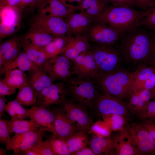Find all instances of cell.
<instances>
[{"label": "cell", "instance_id": "8d00e7d4", "mask_svg": "<svg viewBox=\"0 0 155 155\" xmlns=\"http://www.w3.org/2000/svg\"><path fill=\"white\" fill-rule=\"evenodd\" d=\"M8 120L0 119V142L6 148L9 146L11 141V133L8 125Z\"/></svg>", "mask_w": 155, "mask_h": 155}, {"label": "cell", "instance_id": "94428289", "mask_svg": "<svg viewBox=\"0 0 155 155\" xmlns=\"http://www.w3.org/2000/svg\"><path fill=\"white\" fill-rule=\"evenodd\" d=\"M7 150H5L0 147V155H6Z\"/></svg>", "mask_w": 155, "mask_h": 155}, {"label": "cell", "instance_id": "d6986e66", "mask_svg": "<svg viewBox=\"0 0 155 155\" xmlns=\"http://www.w3.org/2000/svg\"><path fill=\"white\" fill-rule=\"evenodd\" d=\"M113 137L115 142L116 155H138L134 142L128 133L127 126L119 131Z\"/></svg>", "mask_w": 155, "mask_h": 155}, {"label": "cell", "instance_id": "f1b7e54d", "mask_svg": "<svg viewBox=\"0 0 155 155\" xmlns=\"http://www.w3.org/2000/svg\"><path fill=\"white\" fill-rule=\"evenodd\" d=\"M8 125L11 133H21L39 129L40 127L32 120L11 118L8 121Z\"/></svg>", "mask_w": 155, "mask_h": 155}, {"label": "cell", "instance_id": "8fae6325", "mask_svg": "<svg viewBox=\"0 0 155 155\" xmlns=\"http://www.w3.org/2000/svg\"><path fill=\"white\" fill-rule=\"evenodd\" d=\"M129 133L135 145L138 155L155 154V141L147 130L139 124L127 125Z\"/></svg>", "mask_w": 155, "mask_h": 155}, {"label": "cell", "instance_id": "60d3db41", "mask_svg": "<svg viewBox=\"0 0 155 155\" xmlns=\"http://www.w3.org/2000/svg\"><path fill=\"white\" fill-rule=\"evenodd\" d=\"M43 0H22L17 8L20 11L29 12L38 8L42 3Z\"/></svg>", "mask_w": 155, "mask_h": 155}, {"label": "cell", "instance_id": "4fadbf2b", "mask_svg": "<svg viewBox=\"0 0 155 155\" xmlns=\"http://www.w3.org/2000/svg\"><path fill=\"white\" fill-rule=\"evenodd\" d=\"M30 25L43 30L54 36H69L68 26L65 20L62 18L38 13L32 20Z\"/></svg>", "mask_w": 155, "mask_h": 155}, {"label": "cell", "instance_id": "7402d4cb", "mask_svg": "<svg viewBox=\"0 0 155 155\" xmlns=\"http://www.w3.org/2000/svg\"><path fill=\"white\" fill-rule=\"evenodd\" d=\"M109 6L106 0H84L80 5L73 9L75 11H78L94 19Z\"/></svg>", "mask_w": 155, "mask_h": 155}, {"label": "cell", "instance_id": "3957f363", "mask_svg": "<svg viewBox=\"0 0 155 155\" xmlns=\"http://www.w3.org/2000/svg\"><path fill=\"white\" fill-rule=\"evenodd\" d=\"M134 73L123 68L111 73L98 72L94 80L103 92L123 100L133 92Z\"/></svg>", "mask_w": 155, "mask_h": 155}, {"label": "cell", "instance_id": "681fc988", "mask_svg": "<svg viewBox=\"0 0 155 155\" xmlns=\"http://www.w3.org/2000/svg\"><path fill=\"white\" fill-rule=\"evenodd\" d=\"M155 86V73H154L142 84L137 91L142 89L150 90L153 88Z\"/></svg>", "mask_w": 155, "mask_h": 155}, {"label": "cell", "instance_id": "44dd1931", "mask_svg": "<svg viewBox=\"0 0 155 155\" xmlns=\"http://www.w3.org/2000/svg\"><path fill=\"white\" fill-rule=\"evenodd\" d=\"M86 34L71 36L70 41L61 54L72 60L82 53L89 50L91 45Z\"/></svg>", "mask_w": 155, "mask_h": 155}, {"label": "cell", "instance_id": "484cf974", "mask_svg": "<svg viewBox=\"0 0 155 155\" xmlns=\"http://www.w3.org/2000/svg\"><path fill=\"white\" fill-rule=\"evenodd\" d=\"M89 142L90 148L95 155L108 154L115 150L113 137H100L96 134Z\"/></svg>", "mask_w": 155, "mask_h": 155}, {"label": "cell", "instance_id": "1f68e13d", "mask_svg": "<svg viewBox=\"0 0 155 155\" xmlns=\"http://www.w3.org/2000/svg\"><path fill=\"white\" fill-rule=\"evenodd\" d=\"M128 99L127 105L130 112L138 117L143 115L146 110L149 101L146 102L144 101L137 91L133 92Z\"/></svg>", "mask_w": 155, "mask_h": 155}, {"label": "cell", "instance_id": "db71d44e", "mask_svg": "<svg viewBox=\"0 0 155 155\" xmlns=\"http://www.w3.org/2000/svg\"><path fill=\"white\" fill-rule=\"evenodd\" d=\"M66 6L73 8L80 5L84 0H59Z\"/></svg>", "mask_w": 155, "mask_h": 155}, {"label": "cell", "instance_id": "03108f58", "mask_svg": "<svg viewBox=\"0 0 155 155\" xmlns=\"http://www.w3.org/2000/svg\"><path fill=\"white\" fill-rule=\"evenodd\" d=\"M46 0H43V2H42V3L43 2H44L45 1H46Z\"/></svg>", "mask_w": 155, "mask_h": 155}, {"label": "cell", "instance_id": "ba28073f", "mask_svg": "<svg viewBox=\"0 0 155 155\" xmlns=\"http://www.w3.org/2000/svg\"><path fill=\"white\" fill-rule=\"evenodd\" d=\"M85 34L89 41L113 46L117 44L121 36L108 24L95 20Z\"/></svg>", "mask_w": 155, "mask_h": 155}, {"label": "cell", "instance_id": "7a4b0ae2", "mask_svg": "<svg viewBox=\"0 0 155 155\" xmlns=\"http://www.w3.org/2000/svg\"><path fill=\"white\" fill-rule=\"evenodd\" d=\"M149 10L138 11L131 7L109 5L94 20L106 24L121 35L141 26L142 20Z\"/></svg>", "mask_w": 155, "mask_h": 155}, {"label": "cell", "instance_id": "2e32d148", "mask_svg": "<svg viewBox=\"0 0 155 155\" xmlns=\"http://www.w3.org/2000/svg\"><path fill=\"white\" fill-rule=\"evenodd\" d=\"M75 11L69 14L64 19L68 27L69 36L85 34L94 21V19L83 13Z\"/></svg>", "mask_w": 155, "mask_h": 155}, {"label": "cell", "instance_id": "f35d334b", "mask_svg": "<svg viewBox=\"0 0 155 155\" xmlns=\"http://www.w3.org/2000/svg\"><path fill=\"white\" fill-rule=\"evenodd\" d=\"M96 135L100 137L109 136L111 131L108 125L105 123L98 122L94 123L90 128Z\"/></svg>", "mask_w": 155, "mask_h": 155}, {"label": "cell", "instance_id": "680465c9", "mask_svg": "<svg viewBox=\"0 0 155 155\" xmlns=\"http://www.w3.org/2000/svg\"><path fill=\"white\" fill-rule=\"evenodd\" d=\"M5 59L3 55L0 53V69H1L5 62Z\"/></svg>", "mask_w": 155, "mask_h": 155}, {"label": "cell", "instance_id": "6da1fadb", "mask_svg": "<svg viewBox=\"0 0 155 155\" xmlns=\"http://www.w3.org/2000/svg\"><path fill=\"white\" fill-rule=\"evenodd\" d=\"M115 47L122 61L130 67L136 69L141 65L152 66L155 63L153 33L142 26L121 35Z\"/></svg>", "mask_w": 155, "mask_h": 155}, {"label": "cell", "instance_id": "52a82bcc", "mask_svg": "<svg viewBox=\"0 0 155 155\" xmlns=\"http://www.w3.org/2000/svg\"><path fill=\"white\" fill-rule=\"evenodd\" d=\"M103 93L98 94L93 109L102 116L112 114L123 116L127 121L129 115L127 104L122 99Z\"/></svg>", "mask_w": 155, "mask_h": 155}, {"label": "cell", "instance_id": "91938a15", "mask_svg": "<svg viewBox=\"0 0 155 155\" xmlns=\"http://www.w3.org/2000/svg\"><path fill=\"white\" fill-rule=\"evenodd\" d=\"M150 91L151 94V98L153 100H155V86Z\"/></svg>", "mask_w": 155, "mask_h": 155}, {"label": "cell", "instance_id": "ee69618b", "mask_svg": "<svg viewBox=\"0 0 155 155\" xmlns=\"http://www.w3.org/2000/svg\"><path fill=\"white\" fill-rule=\"evenodd\" d=\"M21 42L16 38L12 39L5 41L0 45V53L4 55L14 46Z\"/></svg>", "mask_w": 155, "mask_h": 155}, {"label": "cell", "instance_id": "5b68a950", "mask_svg": "<svg viewBox=\"0 0 155 155\" xmlns=\"http://www.w3.org/2000/svg\"><path fill=\"white\" fill-rule=\"evenodd\" d=\"M96 62L98 72L111 73L123 68L119 53L115 46L95 43L89 50Z\"/></svg>", "mask_w": 155, "mask_h": 155}, {"label": "cell", "instance_id": "f6af8a7d", "mask_svg": "<svg viewBox=\"0 0 155 155\" xmlns=\"http://www.w3.org/2000/svg\"><path fill=\"white\" fill-rule=\"evenodd\" d=\"M16 92V89L8 85L2 79L0 81V96H10Z\"/></svg>", "mask_w": 155, "mask_h": 155}, {"label": "cell", "instance_id": "4dcf8cb0", "mask_svg": "<svg viewBox=\"0 0 155 155\" xmlns=\"http://www.w3.org/2000/svg\"><path fill=\"white\" fill-rule=\"evenodd\" d=\"M71 36H54L53 40L43 48L46 53L53 56L61 54L65 50Z\"/></svg>", "mask_w": 155, "mask_h": 155}, {"label": "cell", "instance_id": "74e56055", "mask_svg": "<svg viewBox=\"0 0 155 155\" xmlns=\"http://www.w3.org/2000/svg\"><path fill=\"white\" fill-rule=\"evenodd\" d=\"M141 26L145 27L151 31H155V5L142 19Z\"/></svg>", "mask_w": 155, "mask_h": 155}, {"label": "cell", "instance_id": "7dc6e473", "mask_svg": "<svg viewBox=\"0 0 155 155\" xmlns=\"http://www.w3.org/2000/svg\"><path fill=\"white\" fill-rule=\"evenodd\" d=\"M3 75L5 78L28 77L24 71L17 68L6 71Z\"/></svg>", "mask_w": 155, "mask_h": 155}, {"label": "cell", "instance_id": "f546056e", "mask_svg": "<svg viewBox=\"0 0 155 155\" xmlns=\"http://www.w3.org/2000/svg\"><path fill=\"white\" fill-rule=\"evenodd\" d=\"M66 141L71 155L86 147L89 142L88 135L82 131L74 133Z\"/></svg>", "mask_w": 155, "mask_h": 155}, {"label": "cell", "instance_id": "7bdbcfd3", "mask_svg": "<svg viewBox=\"0 0 155 155\" xmlns=\"http://www.w3.org/2000/svg\"><path fill=\"white\" fill-rule=\"evenodd\" d=\"M3 80L10 86L19 89L28 82V78H4Z\"/></svg>", "mask_w": 155, "mask_h": 155}, {"label": "cell", "instance_id": "ffe728a7", "mask_svg": "<svg viewBox=\"0 0 155 155\" xmlns=\"http://www.w3.org/2000/svg\"><path fill=\"white\" fill-rule=\"evenodd\" d=\"M38 13L42 15L64 19L75 11L67 7L59 0H46L38 8Z\"/></svg>", "mask_w": 155, "mask_h": 155}, {"label": "cell", "instance_id": "8992f818", "mask_svg": "<svg viewBox=\"0 0 155 155\" xmlns=\"http://www.w3.org/2000/svg\"><path fill=\"white\" fill-rule=\"evenodd\" d=\"M59 106L65 112L72 126L78 132L86 133L94 123L86 108L71 99L66 98Z\"/></svg>", "mask_w": 155, "mask_h": 155}, {"label": "cell", "instance_id": "c3c4849f", "mask_svg": "<svg viewBox=\"0 0 155 155\" xmlns=\"http://www.w3.org/2000/svg\"><path fill=\"white\" fill-rule=\"evenodd\" d=\"M109 3L115 7H125L133 8L135 6L134 0H106Z\"/></svg>", "mask_w": 155, "mask_h": 155}, {"label": "cell", "instance_id": "e7e4bbea", "mask_svg": "<svg viewBox=\"0 0 155 155\" xmlns=\"http://www.w3.org/2000/svg\"><path fill=\"white\" fill-rule=\"evenodd\" d=\"M152 66L154 68V70H155V63L152 65Z\"/></svg>", "mask_w": 155, "mask_h": 155}, {"label": "cell", "instance_id": "e0dca14e", "mask_svg": "<svg viewBox=\"0 0 155 155\" xmlns=\"http://www.w3.org/2000/svg\"><path fill=\"white\" fill-rule=\"evenodd\" d=\"M28 111L30 118L40 128L53 134L54 133L55 117L50 108L39 106H33Z\"/></svg>", "mask_w": 155, "mask_h": 155}, {"label": "cell", "instance_id": "9c48e42d", "mask_svg": "<svg viewBox=\"0 0 155 155\" xmlns=\"http://www.w3.org/2000/svg\"><path fill=\"white\" fill-rule=\"evenodd\" d=\"M44 69L53 82L57 80L65 82L73 75L72 60L61 54L50 58Z\"/></svg>", "mask_w": 155, "mask_h": 155}, {"label": "cell", "instance_id": "5bb4252c", "mask_svg": "<svg viewBox=\"0 0 155 155\" xmlns=\"http://www.w3.org/2000/svg\"><path fill=\"white\" fill-rule=\"evenodd\" d=\"M72 61L73 75L94 79L98 73L96 62L89 50L82 53Z\"/></svg>", "mask_w": 155, "mask_h": 155}, {"label": "cell", "instance_id": "277c9868", "mask_svg": "<svg viewBox=\"0 0 155 155\" xmlns=\"http://www.w3.org/2000/svg\"><path fill=\"white\" fill-rule=\"evenodd\" d=\"M65 82L71 99L86 108H93L99 88L94 79L75 76Z\"/></svg>", "mask_w": 155, "mask_h": 155}, {"label": "cell", "instance_id": "603a6c76", "mask_svg": "<svg viewBox=\"0 0 155 155\" xmlns=\"http://www.w3.org/2000/svg\"><path fill=\"white\" fill-rule=\"evenodd\" d=\"M28 81L38 95L44 88L53 84L46 70L43 67H37L28 72Z\"/></svg>", "mask_w": 155, "mask_h": 155}, {"label": "cell", "instance_id": "d4e9b609", "mask_svg": "<svg viewBox=\"0 0 155 155\" xmlns=\"http://www.w3.org/2000/svg\"><path fill=\"white\" fill-rule=\"evenodd\" d=\"M22 47L28 57L38 67L44 69L49 59L53 56L46 53L43 47L28 43H22Z\"/></svg>", "mask_w": 155, "mask_h": 155}, {"label": "cell", "instance_id": "836d02e7", "mask_svg": "<svg viewBox=\"0 0 155 155\" xmlns=\"http://www.w3.org/2000/svg\"><path fill=\"white\" fill-rule=\"evenodd\" d=\"M46 141L50 146L54 155H71L65 140L52 134Z\"/></svg>", "mask_w": 155, "mask_h": 155}, {"label": "cell", "instance_id": "6f0895ef", "mask_svg": "<svg viewBox=\"0 0 155 155\" xmlns=\"http://www.w3.org/2000/svg\"><path fill=\"white\" fill-rule=\"evenodd\" d=\"M24 155H39L37 152L29 149L24 151L23 153Z\"/></svg>", "mask_w": 155, "mask_h": 155}, {"label": "cell", "instance_id": "f5cc1de1", "mask_svg": "<svg viewBox=\"0 0 155 155\" xmlns=\"http://www.w3.org/2000/svg\"><path fill=\"white\" fill-rule=\"evenodd\" d=\"M140 98L144 101L148 102L151 98V94L150 90L142 89L137 91Z\"/></svg>", "mask_w": 155, "mask_h": 155}, {"label": "cell", "instance_id": "9a60e30c", "mask_svg": "<svg viewBox=\"0 0 155 155\" xmlns=\"http://www.w3.org/2000/svg\"><path fill=\"white\" fill-rule=\"evenodd\" d=\"M0 9L1 39L15 33L20 26L19 10L16 7H4Z\"/></svg>", "mask_w": 155, "mask_h": 155}, {"label": "cell", "instance_id": "e575fe53", "mask_svg": "<svg viewBox=\"0 0 155 155\" xmlns=\"http://www.w3.org/2000/svg\"><path fill=\"white\" fill-rule=\"evenodd\" d=\"M5 111L11 118L25 119L30 117L28 109L24 108L16 100H12L6 104Z\"/></svg>", "mask_w": 155, "mask_h": 155}, {"label": "cell", "instance_id": "11a10c76", "mask_svg": "<svg viewBox=\"0 0 155 155\" xmlns=\"http://www.w3.org/2000/svg\"><path fill=\"white\" fill-rule=\"evenodd\" d=\"M8 100L5 96H0V119L5 116V108Z\"/></svg>", "mask_w": 155, "mask_h": 155}, {"label": "cell", "instance_id": "be15d7a7", "mask_svg": "<svg viewBox=\"0 0 155 155\" xmlns=\"http://www.w3.org/2000/svg\"><path fill=\"white\" fill-rule=\"evenodd\" d=\"M153 33L154 41L155 43V31L152 32Z\"/></svg>", "mask_w": 155, "mask_h": 155}, {"label": "cell", "instance_id": "4316f807", "mask_svg": "<svg viewBox=\"0 0 155 155\" xmlns=\"http://www.w3.org/2000/svg\"><path fill=\"white\" fill-rule=\"evenodd\" d=\"M37 67L24 51L21 52L15 59L3 66L0 69V76L6 71L17 68L24 72H28Z\"/></svg>", "mask_w": 155, "mask_h": 155}, {"label": "cell", "instance_id": "ac0fdd59", "mask_svg": "<svg viewBox=\"0 0 155 155\" xmlns=\"http://www.w3.org/2000/svg\"><path fill=\"white\" fill-rule=\"evenodd\" d=\"M55 117L54 133L57 137L66 140L74 133L77 132L72 126L63 110L60 106L53 107L51 109Z\"/></svg>", "mask_w": 155, "mask_h": 155}, {"label": "cell", "instance_id": "83f0119b", "mask_svg": "<svg viewBox=\"0 0 155 155\" xmlns=\"http://www.w3.org/2000/svg\"><path fill=\"white\" fill-rule=\"evenodd\" d=\"M37 96L35 90L28 82L19 89L15 100L22 106H36Z\"/></svg>", "mask_w": 155, "mask_h": 155}, {"label": "cell", "instance_id": "816d5d0a", "mask_svg": "<svg viewBox=\"0 0 155 155\" xmlns=\"http://www.w3.org/2000/svg\"><path fill=\"white\" fill-rule=\"evenodd\" d=\"M139 124L147 130L155 141V129L150 122L143 121Z\"/></svg>", "mask_w": 155, "mask_h": 155}, {"label": "cell", "instance_id": "b9f144b4", "mask_svg": "<svg viewBox=\"0 0 155 155\" xmlns=\"http://www.w3.org/2000/svg\"><path fill=\"white\" fill-rule=\"evenodd\" d=\"M138 118L143 121L149 122L155 120V100L149 102L145 113Z\"/></svg>", "mask_w": 155, "mask_h": 155}, {"label": "cell", "instance_id": "f907efd6", "mask_svg": "<svg viewBox=\"0 0 155 155\" xmlns=\"http://www.w3.org/2000/svg\"><path fill=\"white\" fill-rule=\"evenodd\" d=\"M22 0H0V8L5 7H12L18 8Z\"/></svg>", "mask_w": 155, "mask_h": 155}, {"label": "cell", "instance_id": "6125c7cd", "mask_svg": "<svg viewBox=\"0 0 155 155\" xmlns=\"http://www.w3.org/2000/svg\"><path fill=\"white\" fill-rule=\"evenodd\" d=\"M150 122L155 129V122L153 121Z\"/></svg>", "mask_w": 155, "mask_h": 155}, {"label": "cell", "instance_id": "d6a6232c", "mask_svg": "<svg viewBox=\"0 0 155 155\" xmlns=\"http://www.w3.org/2000/svg\"><path fill=\"white\" fill-rule=\"evenodd\" d=\"M134 73V77L133 92L137 91L146 80L155 73V71L152 66L141 65L136 68Z\"/></svg>", "mask_w": 155, "mask_h": 155}, {"label": "cell", "instance_id": "bcb514c9", "mask_svg": "<svg viewBox=\"0 0 155 155\" xmlns=\"http://www.w3.org/2000/svg\"><path fill=\"white\" fill-rule=\"evenodd\" d=\"M135 6L143 11H147L155 5V0H134Z\"/></svg>", "mask_w": 155, "mask_h": 155}, {"label": "cell", "instance_id": "ab89813d", "mask_svg": "<svg viewBox=\"0 0 155 155\" xmlns=\"http://www.w3.org/2000/svg\"><path fill=\"white\" fill-rule=\"evenodd\" d=\"M30 149L38 153L39 155H54L51 148L46 141L41 140Z\"/></svg>", "mask_w": 155, "mask_h": 155}, {"label": "cell", "instance_id": "cb8c5ba5", "mask_svg": "<svg viewBox=\"0 0 155 155\" xmlns=\"http://www.w3.org/2000/svg\"><path fill=\"white\" fill-rule=\"evenodd\" d=\"M54 37L43 30L30 25L29 30L21 42L43 47L49 43Z\"/></svg>", "mask_w": 155, "mask_h": 155}, {"label": "cell", "instance_id": "30bf717a", "mask_svg": "<svg viewBox=\"0 0 155 155\" xmlns=\"http://www.w3.org/2000/svg\"><path fill=\"white\" fill-rule=\"evenodd\" d=\"M68 95V91L65 82L60 81L53 84L38 92L36 106L50 108L54 105H60Z\"/></svg>", "mask_w": 155, "mask_h": 155}, {"label": "cell", "instance_id": "9f6ffc18", "mask_svg": "<svg viewBox=\"0 0 155 155\" xmlns=\"http://www.w3.org/2000/svg\"><path fill=\"white\" fill-rule=\"evenodd\" d=\"M90 148L86 147L81 150L75 152L72 155H95Z\"/></svg>", "mask_w": 155, "mask_h": 155}, {"label": "cell", "instance_id": "d590c367", "mask_svg": "<svg viewBox=\"0 0 155 155\" xmlns=\"http://www.w3.org/2000/svg\"><path fill=\"white\" fill-rule=\"evenodd\" d=\"M108 122H105L108 125L111 131H119L125 127L126 121L123 116L116 114H110Z\"/></svg>", "mask_w": 155, "mask_h": 155}, {"label": "cell", "instance_id": "7c38bea8", "mask_svg": "<svg viewBox=\"0 0 155 155\" xmlns=\"http://www.w3.org/2000/svg\"><path fill=\"white\" fill-rule=\"evenodd\" d=\"M45 131L40 128L22 133H15L11 137L10 145L6 150L13 151V155H22L24 151L42 140Z\"/></svg>", "mask_w": 155, "mask_h": 155}]
</instances>
